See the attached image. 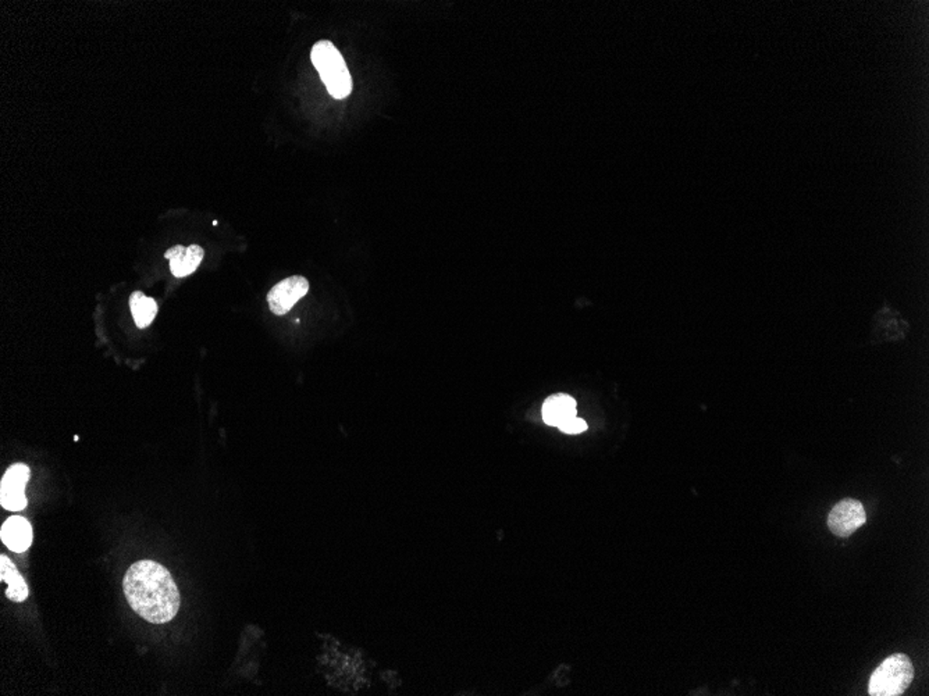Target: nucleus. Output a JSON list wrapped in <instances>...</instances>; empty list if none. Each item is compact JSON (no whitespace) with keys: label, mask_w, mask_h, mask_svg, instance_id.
Masks as SVG:
<instances>
[{"label":"nucleus","mask_w":929,"mask_h":696,"mask_svg":"<svg viewBox=\"0 0 929 696\" xmlns=\"http://www.w3.org/2000/svg\"><path fill=\"white\" fill-rule=\"evenodd\" d=\"M866 521V508L862 503L848 498L833 506L828 516V528L839 538H849L862 527Z\"/></svg>","instance_id":"nucleus-4"},{"label":"nucleus","mask_w":929,"mask_h":696,"mask_svg":"<svg viewBox=\"0 0 929 696\" xmlns=\"http://www.w3.org/2000/svg\"><path fill=\"white\" fill-rule=\"evenodd\" d=\"M0 538L10 551L23 554L32 544V527L30 521L22 516H12L5 521Z\"/></svg>","instance_id":"nucleus-7"},{"label":"nucleus","mask_w":929,"mask_h":696,"mask_svg":"<svg viewBox=\"0 0 929 696\" xmlns=\"http://www.w3.org/2000/svg\"><path fill=\"white\" fill-rule=\"evenodd\" d=\"M31 470L27 464L15 463L5 472L0 484V503L10 512H20L27 508L25 485L30 480Z\"/></svg>","instance_id":"nucleus-5"},{"label":"nucleus","mask_w":929,"mask_h":696,"mask_svg":"<svg viewBox=\"0 0 929 696\" xmlns=\"http://www.w3.org/2000/svg\"><path fill=\"white\" fill-rule=\"evenodd\" d=\"M205 252L201 246L191 245L189 248L184 246H173L164 253V258L170 261V270L177 279L189 276L204 261Z\"/></svg>","instance_id":"nucleus-8"},{"label":"nucleus","mask_w":929,"mask_h":696,"mask_svg":"<svg viewBox=\"0 0 929 696\" xmlns=\"http://www.w3.org/2000/svg\"><path fill=\"white\" fill-rule=\"evenodd\" d=\"M915 680V666L905 654L887 657L869 678L871 696H900Z\"/></svg>","instance_id":"nucleus-3"},{"label":"nucleus","mask_w":929,"mask_h":696,"mask_svg":"<svg viewBox=\"0 0 929 696\" xmlns=\"http://www.w3.org/2000/svg\"><path fill=\"white\" fill-rule=\"evenodd\" d=\"M310 60L335 99H345L353 92V77L335 43L319 41L310 50Z\"/></svg>","instance_id":"nucleus-2"},{"label":"nucleus","mask_w":929,"mask_h":696,"mask_svg":"<svg viewBox=\"0 0 929 696\" xmlns=\"http://www.w3.org/2000/svg\"><path fill=\"white\" fill-rule=\"evenodd\" d=\"M125 598L149 623L164 624L179 613V592L170 572L153 560H141L125 572Z\"/></svg>","instance_id":"nucleus-1"},{"label":"nucleus","mask_w":929,"mask_h":696,"mask_svg":"<svg viewBox=\"0 0 929 696\" xmlns=\"http://www.w3.org/2000/svg\"><path fill=\"white\" fill-rule=\"evenodd\" d=\"M0 579L6 582V597L13 602H24L28 598L27 582L6 556L0 557Z\"/></svg>","instance_id":"nucleus-10"},{"label":"nucleus","mask_w":929,"mask_h":696,"mask_svg":"<svg viewBox=\"0 0 929 696\" xmlns=\"http://www.w3.org/2000/svg\"><path fill=\"white\" fill-rule=\"evenodd\" d=\"M130 307L135 325L138 328H146L152 325L158 315V305L153 298L146 297L141 291H135L130 297Z\"/></svg>","instance_id":"nucleus-11"},{"label":"nucleus","mask_w":929,"mask_h":696,"mask_svg":"<svg viewBox=\"0 0 929 696\" xmlns=\"http://www.w3.org/2000/svg\"><path fill=\"white\" fill-rule=\"evenodd\" d=\"M574 417H576V400L569 395H553L544 402L543 420L548 426L559 427Z\"/></svg>","instance_id":"nucleus-9"},{"label":"nucleus","mask_w":929,"mask_h":696,"mask_svg":"<svg viewBox=\"0 0 929 696\" xmlns=\"http://www.w3.org/2000/svg\"><path fill=\"white\" fill-rule=\"evenodd\" d=\"M309 292V281L305 277L292 276L271 288L268 294L269 307L276 316H284L294 307L298 300Z\"/></svg>","instance_id":"nucleus-6"},{"label":"nucleus","mask_w":929,"mask_h":696,"mask_svg":"<svg viewBox=\"0 0 929 696\" xmlns=\"http://www.w3.org/2000/svg\"><path fill=\"white\" fill-rule=\"evenodd\" d=\"M558 428L562 433L580 434L587 430V423L586 421L582 420V418L574 417L571 418V420L566 421V423L562 424V426H559Z\"/></svg>","instance_id":"nucleus-12"}]
</instances>
